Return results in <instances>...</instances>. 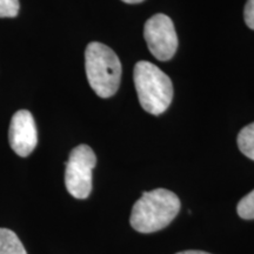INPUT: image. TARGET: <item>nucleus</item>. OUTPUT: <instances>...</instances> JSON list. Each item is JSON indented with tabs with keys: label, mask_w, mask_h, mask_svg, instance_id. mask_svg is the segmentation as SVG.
Masks as SVG:
<instances>
[{
	"label": "nucleus",
	"mask_w": 254,
	"mask_h": 254,
	"mask_svg": "<svg viewBox=\"0 0 254 254\" xmlns=\"http://www.w3.org/2000/svg\"><path fill=\"white\" fill-rule=\"evenodd\" d=\"M85 68L92 90L100 98H110L118 91L122 63L112 49L93 41L85 51Z\"/></svg>",
	"instance_id": "f03ea898"
},
{
	"label": "nucleus",
	"mask_w": 254,
	"mask_h": 254,
	"mask_svg": "<svg viewBox=\"0 0 254 254\" xmlns=\"http://www.w3.org/2000/svg\"><path fill=\"white\" fill-rule=\"evenodd\" d=\"M245 23L251 30H254V0H247L245 9H244Z\"/></svg>",
	"instance_id": "9b49d317"
},
{
	"label": "nucleus",
	"mask_w": 254,
	"mask_h": 254,
	"mask_svg": "<svg viewBox=\"0 0 254 254\" xmlns=\"http://www.w3.org/2000/svg\"><path fill=\"white\" fill-rule=\"evenodd\" d=\"M8 142L19 157H28L38 144L36 122L31 112L20 110L12 117L8 128Z\"/></svg>",
	"instance_id": "423d86ee"
},
{
	"label": "nucleus",
	"mask_w": 254,
	"mask_h": 254,
	"mask_svg": "<svg viewBox=\"0 0 254 254\" xmlns=\"http://www.w3.org/2000/svg\"><path fill=\"white\" fill-rule=\"evenodd\" d=\"M144 38L150 52L160 62H167L176 55L178 37L168 15L158 13L148 19L144 27Z\"/></svg>",
	"instance_id": "39448f33"
},
{
	"label": "nucleus",
	"mask_w": 254,
	"mask_h": 254,
	"mask_svg": "<svg viewBox=\"0 0 254 254\" xmlns=\"http://www.w3.org/2000/svg\"><path fill=\"white\" fill-rule=\"evenodd\" d=\"M237 141L241 153L254 160V123L241 129L238 134Z\"/></svg>",
	"instance_id": "6e6552de"
},
{
	"label": "nucleus",
	"mask_w": 254,
	"mask_h": 254,
	"mask_svg": "<svg viewBox=\"0 0 254 254\" xmlns=\"http://www.w3.org/2000/svg\"><path fill=\"white\" fill-rule=\"evenodd\" d=\"M180 200L176 193L157 189L142 193L133 205L129 222L136 232L153 233L167 227L180 211Z\"/></svg>",
	"instance_id": "f257e3e1"
},
{
	"label": "nucleus",
	"mask_w": 254,
	"mask_h": 254,
	"mask_svg": "<svg viewBox=\"0 0 254 254\" xmlns=\"http://www.w3.org/2000/svg\"><path fill=\"white\" fill-rule=\"evenodd\" d=\"M237 212L240 218L246 220H253L254 219V190L246 194L240 200L237 206Z\"/></svg>",
	"instance_id": "1a4fd4ad"
},
{
	"label": "nucleus",
	"mask_w": 254,
	"mask_h": 254,
	"mask_svg": "<svg viewBox=\"0 0 254 254\" xmlns=\"http://www.w3.org/2000/svg\"><path fill=\"white\" fill-rule=\"evenodd\" d=\"M0 254H27V252L13 231L0 228Z\"/></svg>",
	"instance_id": "0eeeda50"
},
{
	"label": "nucleus",
	"mask_w": 254,
	"mask_h": 254,
	"mask_svg": "<svg viewBox=\"0 0 254 254\" xmlns=\"http://www.w3.org/2000/svg\"><path fill=\"white\" fill-rule=\"evenodd\" d=\"M177 254H211V253L204 252V251H184V252H179Z\"/></svg>",
	"instance_id": "f8f14e48"
},
{
	"label": "nucleus",
	"mask_w": 254,
	"mask_h": 254,
	"mask_svg": "<svg viewBox=\"0 0 254 254\" xmlns=\"http://www.w3.org/2000/svg\"><path fill=\"white\" fill-rule=\"evenodd\" d=\"M122 1L126 2V4H139V2H142L144 0H122Z\"/></svg>",
	"instance_id": "ddd939ff"
},
{
	"label": "nucleus",
	"mask_w": 254,
	"mask_h": 254,
	"mask_svg": "<svg viewBox=\"0 0 254 254\" xmlns=\"http://www.w3.org/2000/svg\"><path fill=\"white\" fill-rule=\"evenodd\" d=\"M65 185L68 193L77 199H86L92 190V171L97 157L88 145H79L69 153L65 163Z\"/></svg>",
	"instance_id": "20e7f679"
},
{
	"label": "nucleus",
	"mask_w": 254,
	"mask_h": 254,
	"mask_svg": "<svg viewBox=\"0 0 254 254\" xmlns=\"http://www.w3.org/2000/svg\"><path fill=\"white\" fill-rule=\"evenodd\" d=\"M139 103L146 112L159 116L168 109L173 99L170 77L150 62H139L133 72Z\"/></svg>",
	"instance_id": "7ed1b4c3"
},
{
	"label": "nucleus",
	"mask_w": 254,
	"mask_h": 254,
	"mask_svg": "<svg viewBox=\"0 0 254 254\" xmlns=\"http://www.w3.org/2000/svg\"><path fill=\"white\" fill-rule=\"evenodd\" d=\"M19 9V0H0V18H15Z\"/></svg>",
	"instance_id": "9d476101"
}]
</instances>
